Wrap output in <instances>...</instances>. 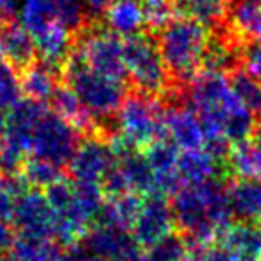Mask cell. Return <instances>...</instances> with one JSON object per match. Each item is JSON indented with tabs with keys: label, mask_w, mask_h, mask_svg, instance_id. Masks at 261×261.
Listing matches in <instances>:
<instances>
[{
	"label": "cell",
	"mask_w": 261,
	"mask_h": 261,
	"mask_svg": "<svg viewBox=\"0 0 261 261\" xmlns=\"http://www.w3.org/2000/svg\"><path fill=\"white\" fill-rule=\"evenodd\" d=\"M224 179H210L200 185H182L170 197L174 229L190 249L215 243L232 218Z\"/></svg>",
	"instance_id": "1"
},
{
	"label": "cell",
	"mask_w": 261,
	"mask_h": 261,
	"mask_svg": "<svg viewBox=\"0 0 261 261\" xmlns=\"http://www.w3.org/2000/svg\"><path fill=\"white\" fill-rule=\"evenodd\" d=\"M170 79L185 91L193 77L200 73V61L211 38V29L193 16L181 13L154 33Z\"/></svg>",
	"instance_id": "2"
},
{
	"label": "cell",
	"mask_w": 261,
	"mask_h": 261,
	"mask_svg": "<svg viewBox=\"0 0 261 261\" xmlns=\"http://www.w3.org/2000/svg\"><path fill=\"white\" fill-rule=\"evenodd\" d=\"M123 63H125L129 88L161 100L163 104L177 100L182 91L174 86L154 33L143 29L123 38Z\"/></svg>",
	"instance_id": "3"
},
{
	"label": "cell",
	"mask_w": 261,
	"mask_h": 261,
	"mask_svg": "<svg viewBox=\"0 0 261 261\" xmlns=\"http://www.w3.org/2000/svg\"><path fill=\"white\" fill-rule=\"evenodd\" d=\"M59 77L98 122L116 127V113L129 93V84L97 73L73 50Z\"/></svg>",
	"instance_id": "4"
},
{
	"label": "cell",
	"mask_w": 261,
	"mask_h": 261,
	"mask_svg": "<svg viewBox=\"0 0 261 261\" xmlns=\"http://www.w3.org/2000/svg\"><path fill=\"white\" fill-rule=\"evenodd\" d=\"M72 50L97 73L129 84L123 63V41L102 18L90 16L83 29L72 34Z\"/></svg>",
	"instance_id": "5"
},
{
	"label": "cell",
	"mask_w": 261,
	"mask_h": 261,
	"mask_svg": "<svg viewBox=\"0 0 261 261\" xmlns=\"http://www.w3.org/2000/svg\"><path fill=\"white\" fill-rule=\"evenodd\" d=\"M116 129L138 150H143L161 138H168L163 102L129 90L116 113Z\"/></svg>",
	"instance_id": "6"
},
{
	"label": "cell",
	"mask_w": 261,
	"mask_h": 261,
	"mask_svg": "<svg viewBox=\"0 0 261 261\" xmlns=\"http://www.w3.org/2000/svg\"><path fill=\"white\" fill-rule=\"evenodd\" d=\"M83 136L68 122L47 109L34 129L29 156L47 160L66 168Z\"/></svg>",
	"instance_id": "7"
},
{
	"label": "cell",
	"mask_w": 261,
	"mask_h": 261,
	"mask_svg": "<svg viewBox=\"0 0 261 261\" xmlns=\"http://www.w3.org/2000/svg\"><path fill=\"white\" fill-rule=\"evenodd\" d=\"M174 229V215H172L170 197L163 193H149L143 195V202L136 222L130 229L135 242L143 249H150L160 240L170 234Z\"/></svg>",
	"instance_id": "8"
},
{
	"label": "cell",
	"mask_w": 261,
	"mask_h": 261,
	"mask_svg": "<svg viewBox=\"0 0 261 261\" xmlns=\"http://www.w3.org/2000/svg\"><path fill=\"white\" fill-rule=\"evenodd\" d=\"M115 163V154L109 140L100 136H83L66 165V174L72 181L98 182Z\"/></svg>",
	"instance_id": "9"
},
{
	"label": "cell",
	"mask_w": 261,
	"mask_h": 261,
	"mask_svg": "<svg viewBox=\"0 0 261 261\" xmlns=\"http://www.w3.org/2000/svg\"><path fill=\"white\" fill-rule=\"evenodd\" d=\"M13 227L18 234H33L54 240V211L43 190L29 186L16 197Z\"/></svg>",
	"instance_id": "10"
},
{
	"label": "cell",
	"mask_w": 261,
	"mask_h": 261,
	"mask_svg": "<svg viewBox=\"0 0 261 261\" xmlns=\"http://www.w3.org/2000/svg\"><path fill=\"white\" fill-rule=\"evenodd\" d=\"M165 108V127L167 136L181 150H202L204 133L200 118L185 98H177L163 104Z\"/></svg>",
	"instance_id": "11"
},
{
	"label": "cell",
	"mask_w": 261,
	"mask_h": 261,
	"mask_svg": "<svg viewBox=\"0 0 261 261\" xmlns=\"http://www.w3.org/2000/svg\"><path fill=\"white\" fill-rule=\"evenodd\" d=\"M220 29L242 45L261 41V0H225V22Z\"/></svg>",
	"instance_id": "12"
},
{
	"label": "cell",
	"mask_w": 261,
	"mask_h": 261,
	"mask_svg": "<svg viewBox=\"0 0 261 261\" xmlns=\"http://www.w3.org/2000/svg\"><path fill=\"white\" fill-rule=\"evenodd\" d=\"M236 261H261V222L232 220L218 236Z\"/></svg>",
	"instance_id": "13"
},
{
	"label": "cell",
	"mask_w": 261,
	"mask_h": 261,
	"mask_svg": "<svg viewBox=\"0 0 261 261\" xmlns=\"http://www.w3.org/2000/svg\"><path fill=\"white\" fill-rule=\"evenodd\" d=\"M0 54L4 56L6 61L16 70L18 75L38 61L33 36L16 20L0 27Z\"/></svg>",
	"instance_id": "14"
},
{
	"label": "cell",
	"mask_w": 261,
	"mask_h": 261,
	"mask_svg": "<svg viewBox=\"0 0 261 261\" xmlns=\"http://www.w3.org/2000/svg\"><path fill=\"white\" fill-rule=\"evenodd\" d=\"M225 193L234 220L261 222V181L232 177L225 182Z\"/></svg>",
	"instance_id": "15"
},
{
	"label": "cell",
	"mask_w": 261,
	"mask_h": 261,
	"mask_svg": "<svg viewBox=\"0 0 261 261\" xmlns=\"http://www.w3.org/2000/svg\"><path fill=\"white\" fill-rule=\"evenodd\" d=\"M177 174L182 185H200L210 179H232L227 172V165L218 163L206 150H182L177 160Z\"/></svg>",
	"instance_id": "16"
},
{
	"label": "cell",
	"mask_w": 261,
	"mask_h": 261,
	"mask_svg": "<svg viewBox=\"0 0 261 261\" xmlns=\"http://www.w3.org/2000/svg\"><path fill=\"white\" fill-rule=\"evenodd\" d=\"M102 20L120 38H127L145 29L140 0H113L102 15Z\"/></svg>",
	"instance_id": "17"
},
{
	"label": "cell",
	"mask_w": 261,
	"mask_h": 261,
	"mask_svg": "<svg viewBox=\"0 0 261 261\" xmlns=\"http://www.w3.org/2000/svg\"><path fill=\"white\" fill-rule=\"evenodd\" d=\"M18 77L23 98L41 102V104H48L59 81H61L58 73L52 68H48L47 65H43L40 59L36 63H33L29 68L23 70Z\"/></svg>",
	"instance_id": "18"
},
{
	"label": "cell",
	"mask_w": 261,
	"mask_h": 261,
	"mask_svg": "<svg viewBox=\"0 0 261 261\" xmlns=\"http://www.w3.org/2000/svg\"><path fill=\"white\" fill-rule=\"evenodd\" d=\"M118 167L125 174L133 192H138L142 195L156 193V175L147 161L145 154L138 149L127 150L115 158Z\"/></svg>",
	"instance_id": "19"
},
{
	"label": "cell",
	"mask_w": 261,
	"mask_h": 261,
	"mask_svg": "<svg viewBox=\"0 0 261 261\" xmlns=\"http://www.w3.org/2000/svg\"><path fill=\"white\" fill-rule=\"evenodd\" d=\"M225 163L231 177L261 181V143L252 138L234 143L231 145Z\"/></svg>",
	"instance_id": "20"
},
{
	"label": "cell",
	"mask_w": 261,
	"mask_h": 261,
	"mask_svg": "<svg viewBox=\"0 0 261 261\" xmlns=\"http://www.w3.org/2000/svg\"><path fill=\"white\" fill-rule=\"evenodd\" d=\"M11 252L22 261H58L61 247L52 238L15 232Z\"/></svg>",
	"instance_id": "21"
},
{
	"label": "cell",
	"mask_w": 261,
	"mask_h": 261,
	"mask_svg": "<svg viewBox=\"0 0 261 261\" xmlns=\"http://www.w3.org/2000/svg\"><path fill=\"white\" fill-rule=\"evenodd\" d=\"M227 81L231 84L236 97L242 100V104L252 113L256 122H261V83L249 73L242 65L236 66L232 72H229Z\"/></svg>",
	"instance_id": "22"
},
{
	"label": "cell",
	"mask_w": 261,
	"mask_h": 261,
	"mask_svg": "<svg viewBox=\"0 0 261 261\" xmlns=\"http://www.w3.org/2000/svg\"><path fill=\"white\" fill-rule=\"evenodd\" d=\"M18 175L25 181L27 186L38 190H45L50 185H54V182L68 177L66 168L34 156H27V160L23 161L22 168H20Z\"/></svg>",
	"instance_id": "23"
},
{
	"label": "cell",
	"mask_w": 261,
	"mask_h": 261,
	"mask_svg": "<svg viewBox=\"0 0 261 261\" xmlns=\"http://www.w3.org/2000/svg\"><path fill=\"white\" fill-rule=\"evenodd\" d=\"M22 25L33 38L43 34L50 25L58 22L50 0H25L22 8Z\"/></svg>",
	"instance_id": "24"
},
{
	"label": "cell",
	"mask_w": 261,
	"mask_h": 261,
	"mask_svg": "<svg viewBox=\"0 0 261 261\" xmlns=\"http://www.w3.org/2000/svg\"><path fill=\"white\" fill-rule=\"evenodd\" d=\"M145 20V29L156 33L165 27L172 18L181 15L179 0H140Z\"/></svg>",
	"instance_id": "25"
},
{
	"label": "cell",
	"mask_w": 261,
	"mask_h": 261,
	"mask_svg": "<svg viewBox=\"0 0 261 261\" xmlns=\"http://www.w3.org/2000/svg\"><path fill=\"white\" fill-rule=\"evenodd\" d=\"M73 195L79 210L84 213V217L93 225L97 215L100 213L102 206L106 202V197L102 193V188L98 182H83L73 181Z\"/></svg>",
	"instance_id": "26"
},
{
	"label": "cell",
	"mask_w": 261,
	"mask_h": 261,
	"mask_svg": "<svg viewBox=\"0 0 261 261\" xmlns=\"http://www.w3.org/2000/svg\"><path fill=\"white\" fill-rule=\"evenodd\" d=\"M190 247L177 231H172L163 240L145 250L147 261H185Z\"/></svg>",
	"instance_id": "27"
},
{
	"label": "cell",
	"mask_w": 261,
	"mask_h": 261,
	"mask_svg": "<svg viewBox=\"0 0 261 261\" xmlns=\"http://www.w3.org/2000/svg\"><path fill=\"white\" fill-rule=\"evenodd\" d=\"M29 186L20 175H9L0 172V222L13 224L16 197Z\"/></svg>",
	"instance_id": "28"
},
{
	"label": "cell",
	"mask_w": 261,
	"mask_h": 261,
	"mask_svg": "<svg viewBox=\"0 0 261 261\" xmlns=\"http://www.w3.org/2000/svg\"><path fill=\"white\" fill-rule=\"evenodd\" d=\"M50 4L54 8L58 22L63 23L72 34L83 29V25L90 18L83 0H50Z\"/></svg>",
	"instance_id": "29"
},
{
	"label": "cell",
	"mask_w": 261,
	"mask_h": 261,
	"mask_svg": "<svg viewBox=\"0 0 261 261\" xmlns=\"http://www.w3.org/2000/svg\"><path fill=\"white\" fill-rule=\"evenodd\" d=\"M22 97L20 77L16 70L0 54V111L15 106Z\"/></svg>",
	"instance_id": "30"
},
{
	"label": "cell",
	"mask_w": 261,
	"mask_h": 261,
	"mask_svg": "<svg viewBox=\"0 0 261 261\" xmlns=\"http://www.w3.org/2000/svg\"><path fill=\"white\" fill-rule=\"evenodd\" d=\"M242 66L261 83V41H249L243 45Z\"/></svg>",
	"instance_id": "31"
},
{
	"label": "cell",
	"mask_w": 261,
	"mask_h": 261,
	"mask_svg": "<svg viewBox=\"0 0 261 261\" xmlns=\"http://www.w3.org/2000/svg\"><path fill=\"white\" fill-rule=\"evenodd\" d=\"M111 2L113 0H83L88 15L93 16V18H102V15H104V11Z\"/></svg>",
	"instance_id": "32"
},
{
	"label": "cell",
	"mask_w": 261,
	"mask_h": 261,
	"mask_svg": "<svg viewBox=\"0 0 261 261\" xmlns=\"http://www.w3.org/2000/svg\"><path fill=\"white\" fill-rule=\"evenodd\" d=\"M15 15H16L15 0H0V27L16 20Z\"/></svg>",
	"instance_id": "33"
},
{
	"label": "cell",
	"mask_w": 261,
	"mask_h": 261,
	"mask_svg": "<svg viewBox=\"0 0 261 261\" xmlns=\"http://www.w3.org/2000/svg\"><path fill=\"white\" fill-rule=\"evenodd\" d=\"M0 261H22V259H18L13 252H2L0 254Z\"/></svg>",
	"instance_id": "34"
},
{
	"label": "cell",
	"mask_w": 261,
	"mask_h": 261,
	"mask_svg": "<svg viewBox=\"0 0 261 261\" xmlns=\"http://www.w3.org/2000/svg\"><path fill=\"white\" fill-rule=\"evenodd\" d=\"M202 0H179V8H185V6H192V4H199Z\"/></svg>",
	"instance_id": "35"
},
{
	"label": "cell",
	"mask_w": 261,
	"mask_h": 261,
	"mask_svg": "<svg viewBox=\"0 0 261 261\" xmlns=\"http://www.w3.org/2000/svg\"><path fill=\"white\" fill-rule=\"evenodd\" d=\"M0 254H2V252H0Z\"/></svg>",
	"instance_id": "36"
}]
</instances>
